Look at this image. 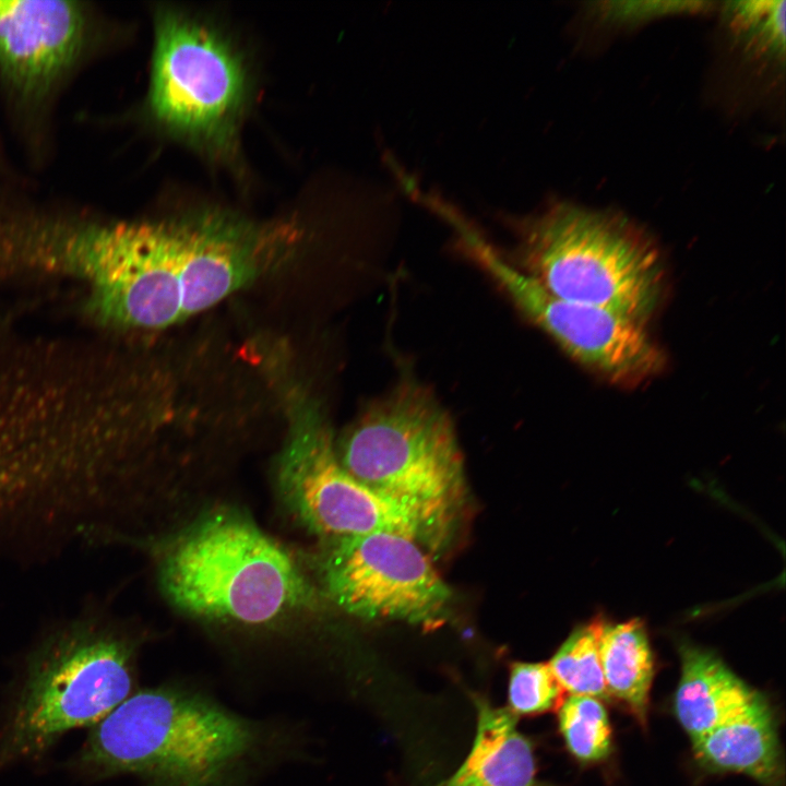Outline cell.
Here are the masks:
<instances>
[{
	"mask_svg": "<svg viewBox=\"0 0 786 786\" xmlns=\"http://www.w3.org/2000/svg\"><path fill=\"white\" fill-rule=\"evenodd\" d=\"M282 230L212 210L98 223L84 275L88 311L135 329L182 322L252 281L281 245Z\"/></svg>",
	"mask_w": 786,
	"mask_h": 786,
	"instance_id": "6da1fadb",
	"label": "cell"
},
{
	"mask_svg": "<svg viewBox=\"0 0 786 786\" xmlns=\"http://www.w3.org/2000/svg\"><path fill=\"white\" fill-rule=\"evenodd\" d=\"M299 737L296 726L165 683L134 691L91 727L70 767L90 779L131 775L142 786H253L297 758Z\"/></svg>",
	"mask_w": 786,
	"mask_h": 786,
	"instance_id": "7a4b0ae2",
	"label": "cell"
},
{
	"mask_svg": "<svg viewBox=\"0 0 786 786\" xmlns=\"http://www.w3.org/2000/svg\"><path fill=\"white\" fill-rule=\"evenodd\" d=\"M500 218L513 238L504 258L553 296L644 325L658 308L662 254L627 217L552 200L533 213Z\"/></svg>",
	"mask_w": 786,
	"mask_h": 786,
	"instance_id": "3957f363",
	"label": "cell"
},
{
	"mask_svg": "<svg viewBox=\"0 0 786 786\" xmlns=\"http://www.w3.org/2000/svg\"><path fill=\"white\" fill-rule=\"evenodd\" d=\"M337 456L355 478L413 512L429 543L443 534L462 502L464 462L453 420L436 394L410 376L364 407Z\"/></svg>",
	"mask_w": 786,
	"mask_h": 786,
	"instance_id": "277c9868",
	"label": "cell"
},
{
	"mask_svg": "<svg viewBox=\"0 0 786 786\" xmlns=\"http://www.w3.org/2000/svg\"><path fill=\"white\" fill-rule=\"evenodd\" d=\"M134 644L78 624L28 657L0 731V772L46 753L66 733L93 727L135 690Z\"/></svg>",
	"mask_w": 786,
	"mask_h": 786,
	"instance_id": "5b68a950",
	"label": "cell"
},
{
	"mask_svg": "<svg viewBox=\"0 0 786 786\" xmlns=\"http://www.w3.org/2000/svg\"><path fill=\"white\" fill-rule=\"evenodd\" d=\"M250 97L243 53L224 32L179 9L156 10L146 107L162 131L234 164Z\"/></svg>",
	"mask_w": 786,
	"mask_h": 786,
	"instance_id": "8992f818",
	"label": "cell"
},
{
	"mask_svg": "<svg viewBox=\"0 0 786 786\" xmlns=\"http://www.w3.org/2000/svg\"><path fill=\"white\" fill-rule=\"evenodd\" d=\"M160 583L187 612L248 624L269 622L309 594L290 556L230 513L211 515L186 533L165 557Z\"/></svg>",
	"mask_w": 786,
	"mask_h": 786,
	"instance_id": "52a82bcc",
	"label": "cell"
},
{
	"mask_svg": "<svg viewBox=\"0 0 786 786\" xmlns=\"http://www.w3.org/2000/svg\"><path fill=\"white\" fill-rule=\"evenodd\" d=\"M465 251L515 308L570 357L612 384L639 385L660 373L666 357L634 320L553 296L513 266L467 223L456 227Z\"/></svg>",
	"mask_w": 786,
	"mask_h": 786,
	"instance_id": "ba28073f",
	"label": "cell"
},
{
	"mask_svg": "<svg viewBox=\"0 0 786 786\" xmlns=\"http://www.w3.org/2000/svg\"><path fill=\"white\" fill-rule=\"evenodd\" d=\"M332 600L364 619L437 627L451 591L418 541L392 533L338 539L324 565Z\"/></svg>",
	"mask_w": 786,
	"mask_h": 786,
	"instance_id": "9c48e42d",
	"label": "cell"
},
{
	"mask_svg": "<svg viewBox=\"0 0 786 786\" xmlns=\"http://www.w3.org/2000/svg\"><path fill=\"white\" fill-rule=\"evenodd\" d=\"M278 474L288 505L315 533L338 539L392 533L429 543L413 512L343 467L330 434L313 418L296 429L282 455Z\"/></svg>",
	"mask_w": 786,
	"mask_h": 786,
	"instance_id": "30bf717a",
	"label": "cell"
},
{
	"mask_svg": "<svg viewBox=\"0 0 786 786\" xmlns=\"http://www.w3.org/2000/svg\"><path fill=\"white\" fill-rule=\"evenodd\" d=\"M87 35L78 2L0 0V76L21 96L43 97L76 62Z\"/></svg>",
	"mask_w": 786,
	"mask_h": 786,
	"instance_id": "8fae6325",
	"label": "cell"
},
{
	"mask_svg": "<svg viewBox=\"0 0 786 786\" xmlns=\"http://www.w3.org/2000/svg\"><path fill=\"white\" fill-rule=\"evenodd\" d=\"M676 716L692 741L749 708L762 694L708 650L682 644Z\"/></svg>",
	"mask_w": 786,
	"mask_h": 786,
	"instance_id": "7c38bea8",
	"label": "cell"
},
{
	"mask_svg": "<svg viewBox=\"0 0 786 786\" xmlns=\"http://www.w3.org/2000/svg\"><path fill=\"white\" fill-rule=\"evenodd\" d=\"M696 760L714 772L748 775L777 786L781 750L773 712L762 695L746 711L692 741Z\"/></svg>",
	"mask_w": 786,
	"mask_h": 786,
	"instance_id": "4fadbf2b",
	"label": "cell"
},
{
	"mask_svg": "<svg viewBox=\"0 0 786 786\" xmlns=\"http://www.w3.org/2000/svg\"><path fill=\"white\" fill-rule=\"evenodd\" d=\"M473 747L456 772L436 786H541L529 741L517 730L515 714L477 699Z\"/></svg>",
	"mask_w": 786,
	"mask_h": 786,
	"instance_id": "5bb4252c",
	"label": "cell"
},
{
	"mask_svg": "<svg viewBox=\"0 0 786 786\" xmlns=\"http://www.w3.org/2000/svg\"><path fill=\"white\" fill-rule=\"evenodd\" d=\"M599 657L608 695L622 701L644 723L654 677V659L644 624L639 619L604 622Z\"/></svg>",
	"mask_w": 786,
	"mask_h": 786,
	"instance_id": "9a60e30c",
	"label": "cell"
},
{
	"mask_svg": "<svg viewBox=\"0 0 786 786\" xmlns=\"http://www.w3.org/2000/svg\"><path fill=\"white\" fill-rule=\"evenodd\" d=\"M604 622L595 620L574 630L548 664L562 690L572 695H608L599 657Z\"/></svg>",
	"mask_w": 786,
	"mask_h": 786,
	"instance_id": "2e32d148",
	"label": "cell"
},
{
	"mask_svg": "<svg viewBox=\"0 0 786 786\" xmlns=\"http://www.w3.org/2000/svg\"><path fill=\"white\" fill-rule=\"evenodd\" d=\"M725 20L731 34L752 57L784 60V1L729 2Z\"/></svg>",
	"mask_w": 786,
	"mask_h": 786,
	"instance_id": "e0dca14e",
	"label": "cell"
},
{
	"mask_svg": "<svg viewBox=\"0 0 786 786\" xmlns=\"http://www.w3.org/2000/svg\"><path fill=\"white\" fill-rule=\"evenodd\" d=\"M559 726L568 749L579 760L599 761L609 754L611 729L598 699L570 694L560 706Z\"/></svg>",
	"mask_w": 786,
	"mask_h": 786,
	"instance_id": "ac0fdd59",
	"label": "cell"
},
{
	"mask_svg": "<svg viewBox=\"0 0 786 786\" xmlns=\"http://www.w3.org/2000/svg\"><path fill=\"white\" fill-rule=\"evenodd\" d=\"M562 688L548 664L519 663L512 667L509 682L510 711L514 714H535L553 707Z\"/></svg>",
	"mask_w": 786,
	"mask_h": 786,
	"instance_id": "d6986e66",
	"label": "cell"
}]
</instances>
